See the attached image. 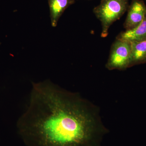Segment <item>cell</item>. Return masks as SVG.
Masks as SVG:
<instances>
[{"label":"cell","instance_id":"6","mask_svg":"<svg viewBox=\"0 0 146 146\" xmlns=\"http://www.w3.org/2000/svg\"><path fill=\"white\" fill-rule=\"evenodd\" d=\"M131 52L129 67L146 63V40L131 43Z\"/></svg>","mask_w":146,"mask_h":146},{"label":"cell","instance_id":"4","mask_svg":"<svg viewBox=\"0 0 146 146\" xmlns=\"http://www.w3.org/2000/svg\"><path fill=\"white\" fill-rule=\"evenodd\" d=\"M146 16V7L143 3L138 0L134 1L131 6L125 23L126 29H131L138 26Z\"/></svg>","mask_w":146,"mask_h":146},{"label":"cell","instance_id":"2","mask_svg":"<svg viewBox=\"0 0 146 146\" xmlns=\"http://www.w3.org/2000/svg\"><path fill=\"white\" fill-rule=\"evenodd\" d=\"M126 0H104L95 11L97 18L101 23V36L106 37L108 30L119 19L126 9Z\"/></svg>","mask_w":146,"mask_h":146},{"label":"cell","instance_id":"1","mask_svg":"<svg viewBox=\"0 0 146 146\" xmlns=\"http://www.w3.org/2000/svg\"><path fill=\"white\" fill-rule=\"evenodd\" d=\"M17 123L27 146H101L107 134L98 108L51 82L33 83Z\"/></svg>","mask_w":146,"mask_h":146},{"label":"cell","instance_id":"7","mask_svg":"<svg viewBox=\"0 0 146 146\" xmlns=\"http://www.w3.org/2000/svg\"><path fill=\"white\" fill-rule=\"evenodd\" d=\"M51 25L53 27L57 26L58 20L68 6L70 0H48Z\"/></svg>","mask_w":146,"mask_h":146},{"label":"cell","instance_id":"5","mask_svg":"<svg viewBox=\"0 0 146 146\" xmlns=\"http://www.w3.org/2000/svg\"><path fill=\"white\" fill-rule=\"evenodd\" d=\"M130 43L146 40V16L140 25L131 29L126 30L118 36V39Z\"/></svg>","mask_w":146,"mask_h":146},{"label":"cell","instance_id":"3","mask_svg":"<svg viewBox=\"0 0 146 146\" xmlns=\"http://www.w3.org/2000/svg\"><path fill=\"white\" fill-rule=\"evenodd\" d=\"M131 43L117 39L112 45L106 67L110 70H123L129 67Z\"/></svg>","mask_w":146,"mask_h":146}]
</instances>
